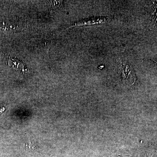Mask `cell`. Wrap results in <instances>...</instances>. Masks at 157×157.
I'll return each instance as SVG.
<instances>
[{"label":"cell","mask_w":157,"mask_h":157,"mask_svg":"<svg viewBox=\"0 0 157 157\" xmlns=\"http://www.w3.org/2000/svg\"><path fill=\"white\" fill-rule=\"evenodd\" d=\"M5 107H2V108H1L0 109V115H1V113H2L4 111H5Z\"/></svg>","instance_id":"5b68a950"},{"label":"cell","mask_w":157,"mask_h":157,"mask_svg":"<svg viewBox=\"0 0 157 157\" xmlns=\"http://www.w3.org/2000/svg\"><path fill=\"white\" fill-rule=\"evenodd\" d=\"M111 18L109 17H94L87 21H80L77 23V25H98L100 24L106 23L111 20Z\"/></svg>","instance_id":"7a4b0ae2"},{"label":"cell","mask_w":157,"mask_h":157,"mask_svg":"<svg viewBox=\"0 0 157 157\" xmlns=\"http://www.w3.org/2000/svg\"><path fill=\"white\" fill-rule=\"evenodd\" d=\"M155 68L157 71V59L155 62Z\"/></svg>","instance_id":"8992f818"},{"label":"cell","mask_w":157,"mask_h":157,"mask_svg":"<svg viewBox=\"0 0 157 157\" xmlns=\"http://www.w3.org/2000/svg\"><path fill=\"white\" fill-rule=\"evenodd\" d=\"M10 66H12L15 70L21 71L25 73L26 71L25 66L21 62L18 60L12 59L11 60L9 61Z\"/></svg>","instance_id":"3957f363"},{"label":"cell","mask_w":157,"mask_h":157,"mask_svg":"<svg viewBox=\"0 0 157 157\" xmlns=\"http://www.w3.org/2000/svg\"><path fill=\"white\" fill-rule=\"evenodd\" d=\"M37 144L34 141H28L24 144L23 148L25 150H35L37 148Z\"/></svg>","instance_id":"277c9868"},{"label":"cell","mask_w":157,"mask_h":157,"mask_svg":"<svg viewBox=\"0 0 157 157\" xmlns=\"http://www.w3.org/2000/svg\"><path fill=\"white\" fill-rule=\"evenodd\" d=\"M118 66L119 72L124 83L130 86L135 84L136 81V76L131 65L122 60L119 62Z\"/></svg>","instance_id":"6da1fadb"}]
</instances>
